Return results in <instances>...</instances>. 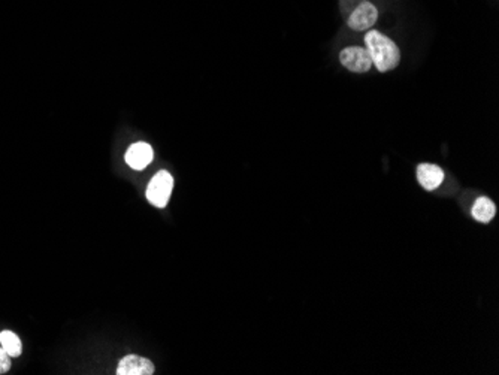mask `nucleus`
Here are the masks:
<instances>
[{"instance_id":"2","label":"nucleus","mask_w":499,"mask_h":375,"mask_svg":"<svg viewBox=\"0 0 499 375\" xmlns=\"http://www.w3.org/2000/svg\"><path fill=\"white\" fill-rule=\"evenodd\" d=\"M173 189V178L168 171L157 172L147 187L148 202L157 208L168 205Z\"/></svg>"},{"instance_id":"5","label":"nucleus","mask_w":499,"mask_h":375,"mask_svg":"<svg viewBox=\"0 0 499 375\" xmlns=\"http://www.w3.org/2000/svg\"><path fill=\"white\" fill-rule=\"evenodd\" d=\"M118 375H151L154 374V365L145 357L129 354L123 357L117 366Z\"/></svg>"},{"instance_id":"8","label":"nucleus","mask_w":499,"mask_h":375,"mask_svg":"<svg viewBox=\"0 0 499 375\" xmlns=\"http://www.w3.org/2000/svg\"><path fill=\"white\" fill-rule=\"evenodd\" d=\"M496 213L495 204L489 197H478L472 206V217L480 223H489L493 220Z\"/></svg>"},{"instance_id":"4","label":"nucleus","mask_w":499,"mask_h":375,"mask_svg":"<svg viewBox=\"0 0 499 375\" xmlns=\"http://www.w3.org/2000/svg\"><path fill=\"white\" fill-rule=\"evenodd\" d=\"M377 19H379L377 8H375L371 2L362 0V3L359 5L352 12V15L348 17L347 25L356 32H362L371 29L375 21H377Z\"/></svg>"},{"instance_id":"11","label":"nucleus","mask_w":499,"mask_h":375,"mask_svg":"<svg viewBox=\"0 0 499 375\" xmlns=\"http://www.w3.org/2000/svg\"><path fill=\"white\" fill-rule=\"evenodd\" d=\"M12 366V357L5 352V348L0 345V374H6Z\"/></svg>"},{"instance_id":"9","label":"nucleus","mask_w":499,"mask_h":375,"mask_svg":"<svg viewBox=\"0 0 499 375\" xmlns=\"http://www.w3.org/2000/svg\"><path fill=\"white\" fill-rule=\"evenodd\" d=\"M0 345L5 348V352L11 357H19L23 353L21 339L12 330H2L0 332Z\"/></svg>"},{"instance_id":"10","label":"nucleus","mask_w":499,"mask_h":375,"mask_svg":"<svg viewBox=\"0 0 499 375\" xmlns=\"http://www.w3.org/2000/svg\"><path fill=\"white\" fill-rule=\"evenodd\" d=\"M361 3H362V0H339V11L344 15L346 21Z\"/></svg>"},{"instance_id":"6","label":"nucleus","mask_w":499,"mask_h":375,"mask_svg":"<svg viewBox=\"0 0 499 375\" xmlns=\"http://www.w3.org/2000/svg\"><path fill=\"white\" fill-rule=\"evenodd\" d=\"M153 148L145 142H136L130 145V148L126 153V162L132 169L141 171L147 168L148 164L153 162Z\"/></svg>"},{"instance_id":"7","label":"nucleus","mask_w":499,"mask_h":375,"mask_svg":"<svg viewBox=\"0 0 499 375\" xmlns=\"http://www.w3.org/2000/svg\"><path fill=\"white\" fill-rule=\"evenodd\" d=\"M417 180L425 190H435L441 186L444 181V171L431 163H422L417 168Z\"/></svg>"},{"instance_id":"1","label":"nucleus","mask_w":499,"mask_h":375,"mask_svg":"<svg viewBox=\"0 0 499 375\" xmlns=\"http://www.w3.org/2000/svg\"><path fill=\"white\" fill-rule=\"evenodd\" d=\"M366 50L372 58V65L380 72H389L401 62V52L395 42L379 30H370L365 36Z\"/></svg>"},{"instance_id":"3","label":"nucleus","mask_w":499,"mask_h":375,"mask_svg":"<svg viewBox=\"0 0 499 375\" xmlns=\"http://www.w3.org/2000/svg\"><path fill=\"white\" fill-rule=\"evenodd\" d=\"M339 62L348 71L356 74L368 72L372 66V58L366 48L361 47H348L341 51Z\"/></svg>"}]
</instances>
